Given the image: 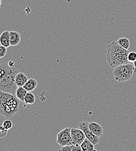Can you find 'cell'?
<instances>
[{
    "instance_id": "obj_27",
    "label": "cell",
    "mask_w": 136,
    "mask_h": 151,
    "mask_svg": "<svg viewBox=\"0 0 136 151\" xmlns=\"http://www.w3.org/2000/svg\"><path fill=\"white\" fill-rule=\"evenodd\" d=\"M1 45V41H0V45Z\"/></svg>"
},
{
    "instance_id": "obj_9",
    "label": "cell",
    "mask_w": 136,
    "mask_h": 151,
    "mask_svg": "<svg viewBox=\"0 0 136 151\" xmlns=\"http://www.w3.org/2000/svg\"><path fill=\"white\" fill-rule=\"evenodd\" d=\"M9 37L11 46H16L19 44L21 37L18 32L15 31H10Z\"/></svg>"
},
{
    "instance_id": "obj_13",
    "label": "cell",
    "mask_w": 136,
    "mask_h": 151,
    "mask_svg": "<svg viewBox=\"0 0 136 151\" xmlns=\"http://www.w3.org/2000/svg\"><path fill=\"white\" fill-rule=\"evenodd\" d=\"M80 147L83 151H96V150L94 149V145L87 138H86V139L80 145Z\"/></svg>"
},
{
    "instance_id": "obj_20",
    "label": "cell",
    "mask_w": 136,
    "mask_h": 151,
    "mask_svg": "<svg viewBox=\"0 0 136 151\" xmlns=\"http://www.w3.org/2000/svg\"><path fill=\"white\" fill-rule=\"evenodd\" d=\"M127 58L130 62H134L136 60V52L133 51L129 52L127 55Z\"/></svg>"
},
{
    "instance_id": "obj_12",
    "label": "cell",
    "mask_w": 136,
    "mask_h": 151,
    "mask_svg": "<svg viewBox=\"0 0 136 151\" xmlns=\"http://www.w3.org/2000/svg\"><path fill=\"white\" fill-rule=\"evenodd\" d=\"M38 83L36 80L35 78H30L28 79L27 82L24 85L23 87L26 90L27 92H32L37 87Z\"/></svg>"
},
{
    "instance_id": "obj_11",
    "label": "cell",
    "mask_w": 136,
    "mask_h": 151,
    "mask_svg": "<svg viewBox=\"0 0 136 151\" xmlns=\"http://www.w3.org/2000/svg\"><path fill=\"white\" fill-rule=\"evenodd\" d=\"M0 41L2 45L8 48L11 46L10 44V37H9V32L8 30L4 31L0 36Z\"/></svg>"
},
{
    "instance_id": "obj_5",
    "label": "cell",
    "mask_w": 136,
    "mask_h": 151,
    "mask_svg": "<svg viewBox=\"0 0 136 151\" xmlns=\"http://www.w3.org/2000/svg\"><path fill=\"white\" fill-rule=\"evenodd\" d=\"M71 128L66 127L57 134V142L60 147L74 144L71 132Z\"/></svg>"
},
{
    "instance_id": "obj_21",
    "label": "cell",
    "mask_w": 136,
    "mask_h": 151,
    "mask_svg": "<svg viewBox=\"0 0 136 151\" xmlns=\"http://www.w3.org/2000/svg\"><path fill=\"white\" fill-rule=\"evenodd\" d=\"M8 130L5 129L2 125H0V138H4L8 134Z\"/></svg>"
},
{
    "instance_id": "obj_17",
    "label": "cell",
    "mask_w": 136,
    "mask_h": 151,
    "mask_svg": "<svg viewBox=\"0 0 136 151\" xmlns=\"http://www.w3.org/2000/svg\"><path fill=\"white\" fill-rule=\"evenodd\" d=\"M117 42L124 48L129 50L130 46V42L128 38L125 37H122L119 38Z\"/></svg>"
},
{
    "instance_id": "obj_22",
    "label": "cell",
    "mask_w": 136,
    "mask_h": 151,
    "mask_svg": "<svg viewBox=\"0 0 136 151\" xmlns=\"http://www.w3.org/2000/svg\"><path fill=\"white\" fill-rule=\"evenodd\" d=\"M6 47L1 45H0V58H2L3 57H5L6 54Z\"/></svg>"
},
{
    "instance_id": "obj_19",
    "label": "cell",
    "mask_w": 136,
    "mask_h": 151,
    "mask_svg": "<svg viewBox=\"0 0 136 151\" xmlns=\"http://www.w3.org/2000/svg\"><path fill=\"white\" fill-rule=\"evenodd\" d=\"M4 127L8 130H11L12 129V127H13V124H12V122L9 120V119H7V120H5L3 123H2V124Z\"/></svg>"
},
{
    "instance_id": "obj_18",
    "label": "cell",
    "mask_w": 136,
    "mask_h": 151,
    "mask_svg": "<svg viewBox=\"0 0 136 151\" xmlns=\"http://www.w3.org/2000/svg\"><path fill=\"white\" fill-rule=\"evenodd\" d=\"M11 66H9L8 65V64L3 62L0 63V78L4 75L10 69H11Z\"/></svg>"
},
{
    "instance_id": "obj_10",
    "label": "cell",
    "mask_w": 136,
    "mask_h": 151,
    "mask_svg": "<svg viewBox=\"0 0 136 151\" xmlns=\"http://www.w3.org/2000/svg\"><path fill=\"white\" fill-rule=\"evenodd\" d=\"M27 80V76L23 72H18L15 76V83L18 87H23Z\"/></svg>"
},
{
    "instance_id": "obj_6",
    "label": "cell",
    "mask_w": 136,
    "mask_h": 151,
    "mask_svg": "<svg viewBox=\"0 0 136 151\" xmlns=\"http://www.w3.org/2000/svg\"><path fill=\"white\" fill-rule=\"evenodd\" d=\"M78 127L81 129L84 133L86 137L89 139L94 145L99 142V137L96 135L91 132L89 127V122H81L78 124Z\"/></svg>"
},
{
    "instance_id": "obj_23",
    "label": "cell",
    "mask_w": 136,
    "mask_h": 151,
    "mask_svg": "<svg viewBox=\"0 0 136 151\" xmlns=\"http://www.w3.org/2000/svg\"><path fill=\"white\" fill-rule=\"evenodd\" d=\"M4 116H3V115L1 113V112H0V125H2L3 122L5 120Z\"/></svg>"
},
{
    "instance_id": "obj_3",
    "label": "cell",
    "mask_w": 136,
    "mask_h": 151,
    "mask_svg": "<svg viewBox=\"0 0 136 151\" xmlns=\"http://www.w3.org/2000/svg\"><path fill=\"white\" fill-rule=\"evenodd\" d=\"M18 73V69L15 67L11 69L0 78V91L15 95L18 86L15 83V76Z\"/></svg>"
},
{
    "instance_id": "obj_14",
    "label": "cell",
    "mask_w": 136,
    "mask_h": 151,
    "mask_svg": "<svg viewBox=\"0 0 136 151\" xmlns=\"http://www.w3.org/2000/svg\"><path fill=\"white\" fill-rule=\"evenodd\" d=\"M60 151H82L80 145H68L64 147H61V148L59 150Z\"/></svg>"
},
{
    "instance_id": "obj_15",
    "label": "cell",
    "mask_w": 136,
    "mask_h": 151,
    "mask_svg": "<svg viewBox=\"0 0 136 151\" xmlns=\"http://www.w3.org/2000/svg\"><path fill=\"white\" fill-rule=\"evenodd\" d=\"M27 93V91L23 87H18L16 90L15 95L19 99L20 101L24 102V99Z\"/></svg>"
},
{
    "instance_id": "obj_8",
    "label": "cell",
    "mask_w": 136,
    "mask_h": 151,
    "mask_svg": "<svg viewBox=\"0 0 136 151\" xmlns=\"http://www.w3.org/2000/svg\"><path fill=\"white\" fill-rule=\"evenodd\" d=\"M89 127L91 132L96 135L98 137H101L102 135L104 132V128L99 123L96 122H90L89 123Z\"/></svg>"
},
{
    "instance_id": "obj_25",
    "label": "cell",
    "mask_w": 136,
    "mask_h": 151,
    "mask_svg": "<svg viewBox=\"0 0 136 151\" xmlns=\"http://www.w3.org/2000/svg\"><path fill=\"white\" fill-rule=\"evenodd\" d=\"M133 64H134V65H135V71L136 72V60L135 61V62H134Z\"/></svg>"
},
{
    "instance_id": "obj_24",
    "label": "cell",
    "mask_w": 136,
    "mask_h": 151,
    "mask_svg": "<svg viewBox=\"0 0 136 151\" xmlns=\"http://www.w3.org/2000/svg\"><path fill=\"white\" fill-rule=\"evenodd\" d=\"M8 65L9 66H11V67H14V65H15V62H14L13 60H9L8 61Z\"/></svg>"
},
{
    "instance_id": "obj_16",
    "label": "cell",
    "mask_w": 136,
    "mask_h": 151,
    "mask_svg": "<svg viewBox=\"0 0 136 151\" xmlns=\"http://www.w3.org/2000/svg\"><path fill=\"white\" fill-rule=\"evenodd\" d=\"M35 101L36 98L35 95L32 94L31 92H27L24 99V102H25V104L27 105H32L35 104Z\"/></svg>"
},
{
    "instance_id": "obj_4",
    "label": "cell",
    "mask_w": 136,
    "mask_h": 151,
    "mask_svg": "<svg viewBox=\"0 0 136 151\" xmlns=\"http://www.w3.org/2000/svg\"><path fill=\"white\" fill-rule=\"evenodd\" d=\"M135 70L134 64L129 62L115 68L112 75L117 81H126L132 78L134 72H135Z\"/></svg>"
},
{
    "instance_id": "obj_26",
    "label": "cell",
    "mask_w": 136,
    "mask_h": 151,
    "mask_svg": "<svg viewBox=\"0 0 136 151\" xmlns=\"http://www.w3.org/2000/svg\"><path fill=\"white\" fill-rule=\"evenodd\" d=\"M2 5V0H0V7Z\"/></svg>"
},
{
    "instance_id": "obj_1",
    "label": "cell",
    "mask_w": 136,
    "mask_h": 151,
    "mask_svg": "<svg viewBox=\"0 0 136 151\" xmlns=\"http://www.w3.org/2000/svg\"><path fill=\"white\" fill-rule=\"evenodd\" d=\"M129 52V50L122 47L117 41L112 42L108 45L106 50V57L109 65L115 68L130 62L127 58Z\"/></svg>"
},
{
    "instance_id": "obj_7",
    "label": "cell",
    "mask_w": 136,
    "mask_h": 151,
    "mask_svg": "<svg viewBox=\"0 0 136 151\" xmlns=\"http://www.w3.org/2000/svg\"><path fill=\"white\" fill-rule=\"evenodd\" d=\"M71 132L73 144L75 145H80L86 138L83 131L80 128H71Z\"/></svg>"
},
{
    "instance_id": "obj_2",
    "label": "cell",
    "mask_w": 136,
    "mask_h": 151,
    "mask_svg": "<svg viewBox=\"0 0 136 151\" xmlns=\"http://www.w3.org/2000/svg\"><path fill=\"white\" fill-rule=\"evenodd\" d=\"M19 99L15 95L0 91V112L7 118L19 112Z\"/></svg>"
}]
</instances>
